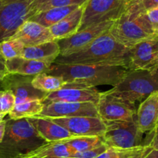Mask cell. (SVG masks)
<instances>
[{"instance_id": "cell-1", "label": "cell", "mask_w": 158, "mask_h": 158, "mask_svg": "<svg viewBox=\"0 0 158 158\" xmlns=\"http://www.w3.org/2000/svg\"><path fill=\"white\" fill-rule=\"evenodd\" d=\"M130 69L125 66L98 64L51 65L46 73L61 77L68 84L96 87L100 85L117 86L124 79Z\"/></svg>"}, {"instance_id": "cell-2", "label": "cell", "mask_w": 158, "mask_h": 158, "mask_svg": "<svg viewBox=\"0 0 158 158\" xmlns=\"http://www.w3.org/2000/svg\"><path fill=\"white\" fill-rule=\"evenodd\" d=\"M129 49L117 43L109 31L83 50L68 56H59L56 64H98L128 68Z\"/></svg>"}, {"instance_id": "cell-3", "label": "cell", "mask_w": 158, "mask_h": 158, "mask_svg": "<svg viewBox=\"0 0 158 158\" xmlns=\"http://www.w3.org/2000/svg\"><path fill=\"white\" fill-rule=\"evenodd\" d=\"M109 32L117 43L127 49L158 35V31L148 19L146 11L139 0L131 2L123 15L114 22Z\"/></svg>"}, {"instance_id": "cell-4", "label": "cell", "mask_w": 158, "mask_h": 158, "mask_svg": "<svg viewBox=\"0 0 158 158\" xmlns=\"http://www.w3.org/2000/svg\"><path fill=\"white\" fill-rule=\"evenodd\" d=\"M46 143L28 118L7 119L6 131L0 143V158H10L25 154Z\"/></svg>"}, {"instance_id": "cell-5", "label": "cell", "mask_w": 158, "mask_h": 158, "mask_svg": "<svg viewBox=\"0 0 158 158\" xmlns=\"http://www.w3.org/2000/svg\"><path fill=\"white\" fill-rule=\"evenodd\" d=\"M157 91V73L143 70H130L119 84L105 94L135 104L136 102L143 101Z\"/></svg>"}, {"instance_id": "cell-6", "label": "cell", "mask_w": 158, "mask_h": 158, "mask_svg": "<svg viewBox=\"0 0 158 158\" xmlns=\"http://www.w3.org/2000/svg\"><path fill=\"white\" fill-rule=\"evenodd\" d=\"M35 0H0V43L10 39L19 28L37 13Z\"/></svg>"}, {"instance_id": "cell-7", "label": "cell", "mask_w": 158, "mask_h": 158, "mask_svg": "<svg viewBox=\"0 0 158 158\" xmlns=\"http://www.w3.org/2000/svg\"><path fill=\"white\" fill-rule=\"evenodd\" d=\"M106 128L101 138L108 148H126L144 145L143 134L139 130L137 117L125 121L106 123Z\"/></svg>"}, {"instance_id": "cell-8", "label": "cell", "mask_w": 158, "mask_h": 158, "mask_svg": "<svg viewBox=\"0 0 158 158\" xmlns=\"http://www.w3.org/2000/svg\"><path fill=\"white\" fill-rule=\"evenodd\" d=\"M133 0H88L83 6L79 31L97 23L115 21L120 18Z\"/></svg>"}, {"instance_id": "cell-9", "label": "cell", "mask_w": 158, "mask_h": 158, "mask_svg": "<svg viewBox=\"0 0 158 158\" xmlns=\"http://www.w3.org/2000/svg\"><path fill=\"white\" fill-rule=\"evenodd\" d=\"M114 22L106 21L92 25L78 31L69 38L57 41L60 49V56H68L87 48L99 37L108 32Z\"/></svg>"}, {"instance_id": "cell-10", "label": "cell", "mask_w": 158, "mask_h": 158, "mask_svg": "<svg viewBox=\"0 0 158 158\" xmlns=\"http://www.w3.org/2000/svg\"><path fill=\"white\" fill-rule=\"evenodd\" d=\"M128 69L155 73L158 69V35L129 49Z\"/></svg>"}, {"instance_id": "cell-11", "label": "cell", "mask_w": 158, "mask_h": 158, "mask_svg": "<svg viewBox=\"0 0 158 158\" xmlns=\"http://www.w3.org/2000/svg\"><path fill=\"white\" fill-rule=\"evenodd\" d=\"M96 106L98 117L105 123L131 120L137 114L135 104L107 95L105 92L101 94Z\"/></svg>"}, {"instance_id": "cell-12", "label": "cell", "mask_w": 158, "mask_h": 158, "mask_svg": "<svg viewBox=\"0 0 158 158\" xmlns=\"http://www.w3.org/2000/svg\"><path fill=\"white\" fill-rule=\"evenodd\" d=\"M75 137H102L106 125L98 117H73L48 118Z\"/></svg>"}, {"instance_id": "cell-13", "label": "cell", "mask_w": 158, "mask_h": 158, "mask_svg": "<svg viewBox=\"0 0 158 158\" xmlns=\"http://www.w3.org/2000/svg\"><path fill=\"white\" fill-rule=\"evenodd\" d=\"M34 76H23L8 73L0 82L1 87L13 94L16 103L29 100H43L48 94L35 89L32 85Z\"/></svg>"}, {"instance_id": "cell-14", "label": "cell", "mask_w": 158, "mask_h": 158, "mask_svg": "<svg viewBox=\"0 0 158 158\" xmlns=\"http://www.w3.org/2000/svg\"><path fill=\"white\" fill-rule=\"evenodd\" d=\"M44 118H66L73 117H98L96 104L92 103L51 102L44 103L41 114Z\"/></svg>"}, {"instance_id": "cell-15", "label": "cell", "mask_w": 158, "mask_h": 158, "mask_svg": "<svg viewBox=\"0 0 158 158\" xmlns=\"http://www.w3.org/2000/svg\"><path fill=\"white\" fill-rule=\"evenodd\" d=\"M102 93L96 87H86L80 85L68 84L59 90L48 94L43 100V103L51 102L68 103H92L97 104Z\"/></svg>"}, {"instance_id": "cell-16", "label": "cell", "mask_w": 158, "mask_h": 158, "mask_svg": "<svg viewBox=\"0 0 158 158\" xmlns=\"http://www.w3.org/2000/svg\"><path fill=\"white\" fill-rule=\"evenodd\" d=\"M137 123L142 134L153 132L158 124V91L141 102L137 110Z\"/></svg>"}, {"instance_id": "cell-17", "label": "cell", "mask_w": 158, "mask_h": 158, "mask_svg": "<svg viewBox=\"0 0 158 158\" xmlns=\"http://www.w3.org/2000/svg\"><path fill=\"white\" fill-rule=\"evenodd\" d=\"M19 40L26 46H33L50 41H55L49 30V28L44 27L33 21L25 22L11 37Z\"/></svg>"}, {"instance_id": "cell-18", "label": "cell", "mask_w": 158, "mask_h": 158, "mask_svg": "<svg viewBox=\"0 0 158 158\" xmlns=\"http://www.w3.org/2000/svg\"><path fill=\"white\" fill-rule=\"evenodd\" d=\"M28 120L32 123L39 135L46 143L64 141L77 137L63 127L48 118L34 117L28 118Z\"/></svg>"}, {"instance_id": "cell-19", "label": "cell", "mask_w": 158, "mask_h": 158, "mask_svg": "<svg viewBox=\"0 0 158 158\" xmlns=\"http://www.w3.org/2000/svg\"><path fill=\"white\" fill-rule=\"evenodd\" d=\"M83 6L77 8L59 23L49 28L53 40L59 41L69 38L78 32L81 24Z\"/></svg>"}, {"instance_id": "cell-20", "label": "cell", "mask_w": 158, "mask_h": 158, "mask_svg": "<svg viewBox=\"0 0 158 158\" xmlns=\"http://www.w3.org/2000/svg\"><path fill=\"white\" fill-rule=\"evenodd\" d=\"M51 65L46 62L26 60L20 56L5 61V66L8 73L23 76H35L42 73H46Z\"/></svg>"}, {"instance_id": "cell-21", "label": "cell", "mask_w": 158, "mask_h": 158, "mask_svg": "<svg viewBox=\"0 0 158 158\" xmlns=\"http://www.w3.org/2000/svg\"><path fill=\"white\" fill-rule=\"evenodd\" d=\"M60 55V49L58 42L50 41L36 46H26L22 50L20 57L53 64Z\"/></svg>"}, {"instance_id": "cell-22", "label": "cell", "mask_w": 158, "mask_h": 158, "mask_svg": "<svg viewBox=\"0 0 158 158\" xmlns=\"http://www.w3.org/2000/svg\"><path fill=\"white\" fill-rule=\"evenodd\" d=\"M70 151L63 141L46 143L32 151L10 158H69Z\"/></svg>"}, {"instance_id": "cell-23", "label": "cell", "mask_w": 158, "mask_h": 158, "mask_svg": "<svg viewBox=\"0 0 158 158\" xmlns=\"http://www.w3.org/2000/svg\"><path fill=\"white\" fill-rule=\"evenodd\" d=\"M78 6L54 7L43 12H38L30 19V21L39 23L44 27L49 28L79 8Z\"/></svg>"}, {"instance_id": "cell-24", "label": "cell", "mask_w": 158, "mask_h": 158, "mask_svg": "<svg viewBox=\"0 0 158 158\" xmlns=\"http://www.w3.org/2000/svg\"><path fill=\"white\" fill-rule=\"evenodd\" d=\"M44 103L43 100H34L15 104L12 110L8 114L11 120L30 118L39 116L43 111Z\"/></svg>"}, {"instance_id": "cell-25", "label": "cell", "mask_w": 158, "mask_h": 158, "mask_svg": "<svg viewBox=\"0 0 158 158\" xmlns=\"http://www.w3.org/2000/svg\"><path fill=\"white\" fill-rule=\"evenodd\" d=\"M67 82L61 77L52 76L46 73H42L34 76L32 80V85L35 89L50 94L59 90L65 86Z\"/></svg>"}, {"instance_id": "cell-26", "label": "cell", "mask_w": 158, "mask_h": 158, "mask_svg": "<svg viewBox=\"0 0 158 158\" xmlns=\"http://www.w3.org/2000/svg\"><path fill=\"white\" fill-rule=\"evenodd\" d=\"M152 150L150 145H141L126 149L107 148L97 158H146Z\"/></svg>"}, {"instance_id": "cell-27", "label": "cell", "mask_w": 158, "mask_h": 158, "mask_svg": "<svg viewBox=\"0 0 158 158\" xmlns=\"http://www.w3.org/2000/svg\"><path fill=\"white\" fill-rule=\"evenodd\" d=\"M63 142L68 147L72 155L104 144L101 137H77Z\"/></svg>"}, {"instance_id": "cell-28", "label": "cell", "mask_w": 158, "mask_h": 158, "mask_svg": "<svg viewBox=\"0 0 158 158\" xmlns=\"http://www.w3.org/2000/svg\"><path fill=\"white\" fill-rule=\"evenodd\" d=\"M24 46L15 39H9L0 43V56L6 61L21 56Z\"/></svg>"}, {"instance_id": "cell-29", "label": "cell", "mask_w": 158, "mask_h": 158, "mask_svg": "<svg viewBox=\"0 0 158 158\" xmlns=\"http://www.w3.org/2000/svg\"><path fill=\"white\" fill-rule=\"evenodd\" d=\"M88 0H35L34 8L38 13L54 7L70 6H82Z\"/></svg>"}, {"instance_id": "cell-30", "label": "cell", "mask_w": 158, "mask_h": 158, "mask_svg": "<svg viewBox=\"0 0 158 158\" xmlns=\"http://www.w3.org/2000/svg\"><path fill=\"white\" fill-rule=\"evenodd\" d=\"M15 104L13 94L9 90L0 91V113L6 116L9 114Z\"/></svg>"}, {"instance_id": "cell-31", "label": "cell", "mask_w": 158, "mask_h": 158, "mask_svg": "<svg viewBox=\"0 0 158 158\" xmlns=\"http://www.w3.org/2000/svg\"><path fill=\"white\" fill-rule=\"evenodd\" d=\"M107 148H108L106 145L103 144L100 147L83 151V152L77 153V154H73L69 158H97L100 154L105 152L107 150Z\"/></svg>"}, {"instance_id": "cell-32", "label": "cell", "mask_w": 158, "mask_h": 158, "mask_svg": "<svg viewBox=\"0 0 158 158\" xmlns=\"http://www.w3.org/2000/svg\"><path fill=\"white\" fill-rule=\"evenodd\" d=\"M146 15L151 24L158 31V7L146 12Z\"/></svg>"}, {"instance_id": "cell-33", "label": "cell", "mask_w": 158, "mask_h": 158, "mask_svg": "<svg viewBox=\"0 0 158 158\" xmlns=\"http://www.w3.org/2000/svg\"><path fill=\"white\" fill-rule=\"evenodd\" d=\"M139 2L146 12L158 7V0H139Z\"/></svg>"}, {"instance_id": "cell-34", "label": "cell", "mask_w": 158, "mask_h": 158, "mask_svg": "<svg viewBox=\"0 0 158 158\" xmlns=\"http://www.w3.org/2000/svg\"><path fill=\"white\" fill-rule=\"evenodd\" d=\"M150 146L153 148V150L158 151V124L155 130L153 131L152 139L150 143Z\"/></svg>"}, {"instance_id": "cell-35", "label": "cell", "mask_w": 158, "mask_h": 158, "mask_svg": "<svg viewBox=\"0 0 158 158\" xmlns=\"http://www.w3.org/2000/svg\"><path fill=\"white\" fill-rule=\"evenodd\" d=\"M6 120H3L2 121L0 122V143L2 141L3 137H4L5 131H6Z\"/></svg>"}, {"instance_id": "cell-36", "label": "cell", "mask_w": 158, "mask_h": 158, "mask_svg": "<svg viewBox=\"0 0 158 158\" xmlns=\"http://www.w3.org/2000/svg\"><path fill=\"white\" fill-rule=\"evenodd\" d=\"M0 72L1 73H8L6 72V66H5V60L0 56Z\"/></svg>"}, {"instance_id": "cell-37", "label": "cell", "mask_w": 158, "mask_h": 158, "mask_svg": "<svg viewBox=\"0 0 158 158\" xmlns=\"http://www.w3.org/2000/svg\"><path fill=\"white\" fill-rule=\"evenodd\" d=\"M146 158H158V151L155 150H152L150 154L147 156Z\"/></svg>"}, {"instance_id": "cell-38", "label": "cell", "mask_w": 158, "mask_h": 158, "mask_svg": "<svg viewBox=\"0 0 158 158\" xmlns=\"http://www.w3.org/2000/svg\"><path fill=\"white\" fill-rule=\"evenodd\" d=\"M6 74H8V73H1V72H0V82H1L2 80H3V78H4L5 76H6Z\"/></svg>"}, {"instance_id": "cell-39", "label": "cell", "mask_w": 158, "mask_h": 158, "mask_svg": "<svg viewBox=\"0 0 158 158\" xmlns=\"http://www.w3.org/2000/svg\"><path fill=\"white\" fill-rule=\"evenodd\" d=\"M5 117H6V116H5L4 114H1V113H0V122L2 121Z\"/></svg>"}, {"instance_id": "cell-40", "label": "cell", "mask_w": 158, "mask_h": 158, "mask_svg": "<svg viewBox=\"0 0 158 158\" xmlns=\"http://www.w3.org/2000/svg\"><path fill=\"white\" fill-rule=\"evenodd\" d=\"M155 73H157V74H158V69H157V71H156V72H155Z\"/></svg>"}]
</instances>
